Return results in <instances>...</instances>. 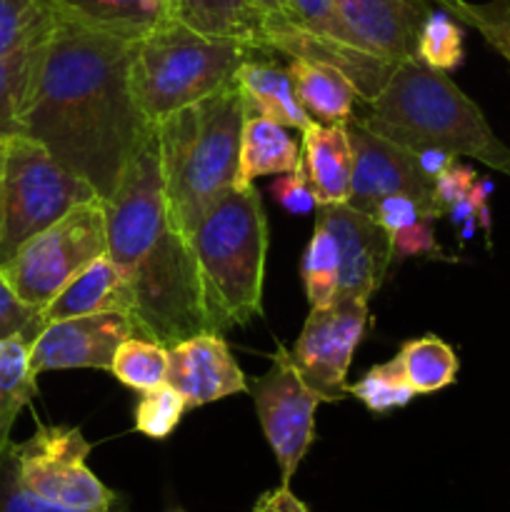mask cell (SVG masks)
I'll return each mask as SVG.
<instances>
[{
	"instance_id": "6da1fadb",
	"label": "cell",
	"mask_w": 510,
	"mask_h": 512,
	"mask_svg": "<svg viewBox=\"0 0 510 512\" xmlns=\"http://www.w3.org/2000/svg\"><path fill=\"white\" fill-rule=\"evenodd\" d=\"M135 43L58 13L13 123V133L43 143L100 200L110 198L155 125L130 88Z\"/></svg>"
},
{
	"instance_id": "7a4b0ae2",
	"label": "cell",
	"mask_w": 510,
	"mask_h": 512,
	"mask_svg": "<svg viewBox=\"0 0 510 512\" xmlns=\"http://www.w3.org/2000/svg\"><path fill=\"white\" fill-rule=\"evenodd\" d=\"M103 203L105 253L125 280L135 333L165 348L210 333L193 248L165 208L155 125Z\"/></svg>"
},
{
	"instance_id": "3957f363",
	"label": "cell",
	"mask_w": 510,
	"mask_h": 512,
	"mask_svg": "<svg viewBox=\"0 0 510 512\" xmlns=\"http://www.w3.org/2000/svg\"><path fill=\"white\" fill-rule=\"evenodd\" d=\"M363 120L370 130L413 153L438 148L455 158L478 160L510 178V148L490 128L480 105L443 70L420 60L395 65Z\"/></svg>"
},
{
	"instance_id": "277c9868",
	"label": "cell",
	"mask_w": 510,
	"mask_h": 512,
	"mask_svg": "<svg viewBox=\"0 0 510 512\" xmlns=\"http://www.w3.org/2000/svg\"><path fill=\"white\" fill-rule=\"evenodd\" d=\"M245 108L235 83L155 123L165 208L188 238L200 215L238 183Z\"/></svg>"
},
{
	"instance_id": "5b68a950",
	"label": "cell",
	"mask_w": 510,
	"mask_h": 512,
	"mask_svg": "<svg viewBox=\"0 0 510 512\" xmlns=\"http://www.w3.org/2000/svg\"><path fill=\"white\" fill-rule=\"evenodd\" d=\"M210 333L248 325L263 315L268 218L255 185L230 188L188 235Z\"/></svg>"
},
{
	"instance_id": "8992f818",
	"label": "cell",
	"mask_w": 510,
	"mask_h": 512,
	"mask_svg": "<svg viewBox=\"0 0 510 512\" xmlns=\"http://www.w3.org/2000/svg\"><path fill=\"white\" fill-rule=\"evenodd\" d=\"M260 50L230 38L203 35L168 18L135 43L130 88L140 113L160 123L233 83L235 70Z\"/></svg>"
},
{
	"instance_id": "52a82bcc",
	"label": "cell",
	"mask_w": 510,
	"mask_h": 512,
	"mask_svg": "<svg viewBox=\"0 0 510 512\" xmlns=\"http://www.w3.org/2000/svg\"><path fill=\"white\" fill-rule=\"evenodd\" d=\"M93 198H98L93 185L65 170L43 143L10 133L0 263L13 258L25 240L63 218L70 208Z\"/></svg>"
},
{
	"instance_id": "ba28073f",
	"label": "cell",
	"mask_w": 510,
	"mask_h": 512,
	"mask_svg": "<svg viewBox=\"0 0 510 512\" xmlns=\"http://www.w3.org/2000/svg\"><path fill=\"white\" fill-rule=\"evenodd\" d=\"M105 248V203L93 198L25 240L0 270L23 303L43 310Z\"/></svg>"
},
{
	"instance_id": "9c48e42d",
	"label": "cell",
	"mask_w": 510,
	"mask_h": 512,
	"mask_svg": "<svg viewBox=\"0 0 510 512\" xmlns=\"http://www.w3.org/2000/svg\"><path fill=\"white\" fill-rule=\"evenodd\" d=\"M93 445L83 430L68 425H38L25 443H15L20 483L55 508L73 512H110L120 508V495L100 483L88 468Z\"/></svg>"
},
{
	"instance_id": "30bf717a",
	"label": "cell",
	"mask_w": 510,
	"mask_h": 512,
	"mask_svg": "<svg viewBox=\"0 0 510 512\" xmlns=\"http://www.w3.org/2000/svg\"><path fill=\"white\" fill-rule=\"evenodd\" d=\"M368 328V300L335 298L325 310H310L298 343L288 350L300 378L320 398H348V370Z\"/></svg>"
},
{
	"instance_id": "8fae6325",
	"label": "cell",
	"mask_w": 510,
	"mask_h": 512,
	"mask_svg": "<svg viewBox=\"0 0 510 512\" xmlns=\"http://www.w3.org/2000/svg\"><path fill=\"white\" fill-rule=\"evenodd\" d=\"M348 138L353 148V180L348 205L370 213L378 200L388 195H410L423 208L425 220L435 223L445 210L435 200V180L420 168L418 155L393 140L383 138L365 125L363 118L348 120Z\"/></svg>"
},
{
	"instance_id": "7c38bea8",
	"label": "cell",
	"mask_w": 510,
	"mask_h": 512,
	"mask_svg": "<svg viewBox=\"0 0 510 512\" xmlns=\"http://www.w3.org/2000/svg\"><path fill=\"white\" fill-rule=\"evenodd\" d=\"M250 393L265 440L280 465V485H290L313 443L320 398L300 378L285 348H278L270 370L255 380Z\"/></svg>"
},
{
	"instance_id": "4fadbf2b",
	"label": "cell",
	"mask_w": 510,
	"mask_h": 512,
	"mask_svg": "<svg viewBox=\"0 0 510 512\" xmlns=\"http://www.w3.org/2000/svg\"><path fill=\"white\" fill-rule=\"evenodd\" d=\"M133 335H138L133 320L120 310L55 320L35 335L30 365L35 375L70 368H98L110 373L115 350Z\"/></svg>"
},
{
	"instance_id": "5bb4252c",
	"label": "cell",
	"mask_w": 510,
	"mask_h": 512,
	"mask_svg": "<svg viewBox=\"0 0 510 512\" xmlns=\"http://www.w3.org/2000/svg\"><path fill=\"white\" fill-rule=\"evenodd\" d=\"M318 220H323L338 240V298L370 300V295L378 293L383 285L393 263L390 233L380 228L368 213L350 208L348 203L325 205Z\"/></svg>"
},
{
	"instance_id": "9a60e30c",
	"label": "cell",
	"mask_w": 510,
	"mask_h": 512,
	"mask_svg": "<svg viewBox=\"0 0 510 512\" xmlns=\"http://www.w3.org/2000/svg\"><path fill=\"white\" fill-rule=\"evenodd\" d=\"M355 38L388 63L418 60V40L435 0H335Z\"/></svg>"
},
{
	"instance_id": "2e32d148",
	"label": "cell",
	"mask_w": 510,
	"mask_h": 512,
	"mask_svg": "<svg viewBox=\"0 0 510 512\" xmlns=\"http://www.w3.org/2000/svg\"><path fill=\"white\" fill-rule=\"evenodd\" d=\"M168 385L188 400V408L248 390L243 370L220 333H200L170 345Z\"/></svg>"
},
{
	"instance_id": "e0dca14e",
	"label": "cell",
	"mask_w": 510,
	"mask_h": 512,
	"mask_svg": "<svg viewBox=\"0 0 510 512\" xmlns=\"http://www.w3.org/2000/svg\"><path fill=\"white\" fill-rule=\"evenodd\" d=\"M233 83L243 98L245 115H263L300 133L315 123L300 105L288 68L275 60L260 58V53L253 55L235 70Z\"/></svg>"
},
{
	"instance_id": "ac0fdd59",
	"label": "cell",
	"mask_w": 510,
	"mask_h": 512,
	"mask_svg": "<svg viewBox=\"0 0 510 512\" xmlns=\"http://www.w3.org/2000/svg\"><path fill=\"white\" fill-rule=\"evenodd\" d=\"M105 310H120L130 315V295L125 288V280L120 275L118 265L110 260L108 253L90 260L43 310H40V323L43 328L48 323L65 318H78V315L105 313Z\"/></svg>"
},
{
	"instance_id": "d6986e66",
	"label": "cell",
	"mask_w": 510,
	"mask_h": 512,
	"mask_svg": "<svg viewBox=\"0 0 510 512\" xmlns=\"http://www.w3.org/2000/svg\"><path fill=\"white\" fill-rule=\"evenodd\" d=\"M303 165L320 208L348 203L353 148L345 125H310L303 133Z\"/></svg>"
},
{
	"instance_id": "ffe728a7",
	"label": "cell",
	"mask_w": 510,
	"mask_h": 512,
	"mask_svg": "<svg viewBox=\"0 0 510 512\" xmlns=\"http://www.w3.org/2000/svg\"><path fill=\"white\" fill-rule=\"evenodd\" d=\"M170 18L213 38H230L265 50L268 13L258 0H170Z\"/></svg>"
},
{
	"instance_id": "44dd1931",
	"label": "cell",
	"mask_w": 510,
	"mask_h": 512,
	"mask_svg": "<svg viewBox=\"0 0 510 512\" xmlns=\"http://www.w3.org/2000/svg\"><path fill=\"white\" fill-rule=\"evenodd\" d=\"M300 165H303V148L285 125L263 115H245L235 188L255 185V178L263 175L293 173Z\"/></svg>"
},
{
	"instance_id": "7402d4cb",
	"label": "cell",
	"mask_w": 510,
	"mask_h": 512,
	"mask_svg": "<svg viewBox=\"0 0 510 512\" xmlns=\"http://www.w3.org/2000/svg\"><path fill=\"white\" fill-rule=\"evenodd\" d=\"M55 10L88 28L140 40L170 18L168 0H53Z\"/></svg>"
},
{
	"instance_id": "603a6c76",
	"label": "cell",
	"mask_w": 510,
	"mask_h": 512,
	"mask_svg": "<svg viewBox=\"0 0 510 512\" xmlns=\"http://www.w3.org/2000/svg\"><path fill=\"white\" fill-rule=\"evenodd\" d=\"M295 93L305 113L323 125H348L353 103L358 98L355 85L338 68L315 60L293 58L288 65Z\"/></svg>"
},
{
	"instance_id": "cb8c5ba5",
	"label": "cell",
	"mask_w": 510,
	"mask_h": 512,
	"mask_svg": "<svg viewBox=\"0 0 510 512\" xmlns=\"http://www.w3.org/2000/svg\"><path fill=\"white\" fill-rule=\"evenodd\" d=\"M30 335L0 340V438H10L15 420L38 395V375L30 365Z\"/></svg>"
},
{
	"instance_id": "d4e9b609",
	"label": "cell",
	"mask_w": 510,
	"mask_h": 512,
	"mask_svg": "<svg viewBox=\"0 0 510 512\" xmlns=\"http://www.w3.org/2000/svg\"><path fill=\"white\" fill-rule=\"evenodd\" d=\"M400 360L405 380L415 395H430L455 383L460 370V360L455 350L438 335H423V338L408 340L395 355Z\"/></svg>"
},
{
	"instance_id": "484cf974",
	"label": "cell",
	"mask_w": 510,
	"mask_h": 512,
	"mask_svg": "<svg viewBox=\"0 0 510 512\" xmlns=\"http://www.w3.org/2000/svg\"><path fill=\"white\" fill-rule=\"evenodd\" d=\"M300 275H303L310 310H325L335 303L340 280V248L323 220H315L313 235L300 263Z\"/></svg>"
},
{
	"instance_id": "4316f807",
	"label": "cell",
	"mask_w": 510,
	"mask_h": 512,
	"mask_svg": "<svg viewBox=\"0 0 510 512\" xmlns=\"http://www.w3.org/2000/svg\"><path fill=\"white\" fill-rule=\"evenodd\" d=\"M55 18L53 0H0V58L43 40Z\"/></svg>"
},
{
	"instance_id": "83f0119b",
	"label": "cell",
	"mask_w": 510,
	"mask_h": 512,
	"mask_svg": "<svg viewBox=\"0 0 510 512\" xmlns=\"http://www.w3.org/2000/svg\"><path fill=\"white\" fill-rule=\"evenodd\" d=\"M110 373L140 393L158 388L168 383V348L155 340L133 335L115 350Z\"/></svg>"
},
{
	"instance_id": "f1b7e54d",
	"label": "cell",
	"mask_w": 510,
	"mask_h": 512,
	"mask_svg": "<svg viewBox=\"0 0 510 512\" xmlns=\"http://www.w3.org/2000/svg\"><path fill=\"white\" fill-rule=\"evenodd\" d=\"M348 395L358 398L370 413L385 415L390 410L405 408L415 398V390L405 380L400 360L393 358L370 368L355 385H348Z\"/></svg>"
},
{
	"instance_id": "f546056e",
	"label": "cell",
	"mask_w": 510,
	"mask_h": 512,
	"mask_svg": "<svg viewBox=\"0 0 510 512\" xmlns=\"http://www.w3.org/2000/svg\"><path fill=\"white\" fill-rule=\"evenodd\" d=\"M463 58V23H458L448 10L435 8L420 30L418 60L428 68L450 73L463 65Z\"/></svg>"
},
{
	"instance_id": "4dcf8cb0",
	"label": "cell",
	"mask_w": 510,
	"mask_h": 512,
	"mask_svg": "<svg viewBox=\"0 0 510 512\" xmlns=\"http://www.w3.org/2000/svg\"><path fill=\"white\" fill-rule=\"evenodd\" d=\"M448 13L458 23L478 30L485 43L510 65V0H488V3L453 0Z\"/></svg>"
},
{
	"instance_id": "1f68e13d",
	"label": "cell",
	"mask_w": 510,
	"mask_h": 512,
	"mask_svg": "<svg viewBox=\"0 0 510 512\" xmlns=\"http://www.w3.org/2000/svg\"><path fill=\"white\" fill-rule=\"evenodd\" d=\"M188 410V400L173 388L163 383L153 390H145L135 408V430L150 440H165L183 420Z\"/></svg>"
},
{
	"instance_id": "d6a6232c",
	"label": "cell",
	"mask_w": 510,
	"mask_h": 512,
	"mask_svg": "<svg viewBox=\"0 0 510 512\" xmlns=\"http://www.w3.org/2000/svg\"><path fill=\"white\" fill-rule=\"evenodd\" d=\"M43 40L0 58V125L8 133H13V123L18 118L25 93H28L30 75H33V65Z\"/></svg>"
},
{
	"instance_id": "836d02e7",
	"label": "cell",
	"mask_w": 510,
	"mask_h": 512,
	"mask_svg": "<svg viewBox=\"0 0 510 512\" xmlns=\"http://www.w3.org/2000/svg\"><path fill=\"white\" fill-rule=\"evenodd\" d=\"M0 512H73L45 503L20 483L15 443L10 438H0ZM110 512H125V505Z\"/></svg>"
},
{
	"instance_id": "e575fe53",
	"label": "cell",
	"mask_w": 510,
	"mask_h": 512,
	"mask_svg": "<svg viewBox=\"0 0 510 512\" xmlns=\"http://www.w3.org/2000/svg\"><path fill=\"white\" fill-rule=\"evenodd\" d=\"M40 330H43L40 310L23 303V300L15 295V290L10 288L8 280H5L3 270H0V340L18 333L35 338Z\"/></svg>"
},
{
	"instance_id": "d590c367",
	"label": "cell",
	"mask_w": 510,
	"mask_h": 512,
	"mask_svg": "<svg viewBox=\"0 0 510 512\" xmlns=\"http://www.w3.org/2000/svg\"><path fill=\"white\" fill-rule=\"evenodd\" d=\"M270 193L278 200L280 208L290 215H310L313 210L320 208L318 198H315L313 188L308 183V175H305V165H300L293 173H285L283 178L275 180L270 185Z\"/></svg>"
},
{
	"instance_id": "8d00e7d4",
	"label": "cell",
	"mask_w": 510,
	"mask_h": 512,
	"mask_svg": "<svg viewBox=\"0 0 510 512\" xmlns=\"http://www.w3.org/2000/svg\"><path fill=\"white\" fill-rule=\"evenodd\" d=\"M390 243H393V260H405L413 258V255L443 258V250H440L438 240H435L430 220H418V223L395 230L390 235Z\"/></svg>"
},
{
	"instance_id": "74e56055",
	"label": "cell",
	"mask_w": 510,
	"mask_h": 512,
	"mask_svg": "<svg viewBox=\"0 0 510 512\" xmlns=\"http://www.w3.org/2000/svg\"><path fill=\"white\" fill-rule=\"evenodd\" d=\"M368 215L380 225V228L388 230L390 235H393L395 230L405 228V225L425 220L423 208H420L418 200H413L410 195H388V198L378 200Z\"/></svg>"
},
{
	"instance_id": "f35d334b",
	"label": "cell",
	"mask_w": 510,
	"mask_h": 512,
	"mask_svg": "<svg viewBox=\"0 0 510 512\" xmlns=\"http://www.w3.org/2000/svg\"><path fill=\"white\" fill-rule=\"evenodd\" d=\"M475 180H478V175H475V170L470 168V165H460L458 160H453V163L435 178V200H438L440 208L448 210L450 205L458 203L460 198H465V195L470 193V188H473Z\"/></svg>"
},
{
	"instance_id": "ab89813d",
	"label": "cell",
	"mask_w": 510,
	"mask_h": 512,
	"mask_svg": "<svg viewBox=\"0 0 510 512\" xmlns=\"http://www.w3.org/2000/svg\"><path fill=\"white\" fill-rule=\"evenodd\" d=\"M253 512H310L300 498L290 490V485H280V488L270 490L263 498L255 503Z\"/></svg>"
},
{
	"instance_id": "60d3db41",
	"label": "cell",
	"mask_w": 510,
	"mask_h": 512,
	"mask_svg": "<svg viewBox=\"0 0 510 512\" xmlns=\"http://www.w3.org/2000/svg\"><path fill=\"white\" fill-rule=\"evenodd\" d=\"M415 155H418V163H420V168L425 170V175L433 180L438 178V175L443 173L450 163H453V160H458L455 155L445 153V150H438V148L420 150V153H415Z\"/></svg>"
},
{
	"instance_id": "b9f144b4",
	"label": "cell",
	"mask_w": 510,
	"mask_h": 512,
	"mask_svg": "<svg viewBox=\"0 0 510 512\" xmlns=\"http://www.w3.org/2000/svg\"><path fill=\"white\" fill-rule=\"evenodd\" d=\"M10 133L0 125V235H3V200H5V160H8Z\"/></svg>"
},
{
	"instance_id": "7bdbcfd3",
	"label": "cell",
	"mask_w": 510,
	"mask_h": 512,
	"mask_svg": "<svg viewBox=\"0 0 510 512\" xmlns=\"http://www.w3.org/2000/svg\"><path fill=\"white\" fill-rule=\"evenodd\" d=\"M268 15H285L288 13V0H258Z\"/></svg>"
},
{
	"instance_id": "ee69618b",
	"label": "cell",
	"mask_w": 510,
	"mask_h": 512,
	"mask_svg": "<svg viewBox=\"0 0 510 512\" xmlns=\"http://www.w3.org/2000/svg\"><path fill=\"white\" fill-rule=\"evenodd\" d=\"M450 3H453V0H435V5H438V8H443V10H448Z\"/></svg>"
},
{
	"instance_id": "f6af8a7d",
	"label": "cell",
	"mask_w": 510,
	"mask_h": 512,
	"mask_svg": "<svg viewBox=\"0 0 510 512\" xmlns=\"http://www.w3.org/2000/svg\"><path fill=\"white\" fill-rule=\"evenodd\" d=\"M175 512H180V510H175Z\"/></svg>"
},
{
	"instance_id": "bcb514c9",
	"label": "cell",
	"mask_w": 510,
	"mask_h": 512,
	"mask_svg": "<svg viewBox=\"0 0 510 512\" xmlns=\"http://www.w3.org/2000/svg\"><path fill=\"white\" fill-rule=\"evenodd\" d=\"M168 3H170V0H168Z\"/></svg>"
}]
</instances>
